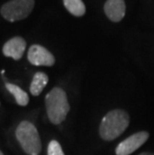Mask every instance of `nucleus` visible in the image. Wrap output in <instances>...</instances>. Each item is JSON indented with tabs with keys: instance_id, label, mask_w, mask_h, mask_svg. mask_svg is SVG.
Instances as JSON below:
<instances>
[{
	"instance_id": "obj_12",
	"label": "nucleus",
	"mask_w": 154,
	"mask_h": 155,
	"mask_svg": "<svg viewBox=\"0 0 154 155\" xmlns=\"http://www.w3.org/2000/svg\"><path fill=\"white\" fill-rule=\"evenodd\" d=\"M47 154L48 155H64V152H63V150H62L59 142L56 140H52L50 141V143L48 145Z\"/></svg>"
},
{
	"instance_id": "obj_3",
	"label": "nucleus",
	"mask_w": 154,
	"mask_h": 155,
	"mask_svg": "<svg viewBox=\"0 0 154 155\" xmlns=\"http://www.w3.org/2000/svg\"><path fill=\"white\" fill-rule=\"evenodd\" d=\"M16 138L28 155H38L41 151V141L38 131L31 122L22 121L16 128Z\"/></svg>"
},
{
	"instance_id": "obj_2",
	"label": "nucleus",
	"mask_w": 154,
	"mask_h": 155,
	"mask_svg": "<svg viewBox=\"0 0 154 155\" xmlns=\"http://www.w3.org/2000/svg\"><path fill=\"white\" fill-rule=\"evenodd\" d=\"M45 105L48 118L53 124H60L64 121L70 109L67 95L60 87H55L47 93Z\"/></svg>"
},
{
	"instance_id": "obj_13",
	"label": "nucleus",
	"mask_w": 154,
	"mask_h": 155,
	"mask_svg": "<svg viewBox=\"0 0 154 155\" xmlns=\"http://www.w3.org/2000/svg\"><path fill=\"white\" fill-rule=\"evenodd\" d=\"M139 155H154V153H150V152H144V153H141Z\"/></svg>"
},
{
	"instance_id": "obj_9",
	"label": "nucleus",
	"mask_w": 154,
	"mask_h": 155,
	"mask_svg": "<svg viewBox=\"0 0 154 155\" xmlns=\"http://www.w3.org/2000/svg\"><path fill=\"white\" fill-rule=\"evenodd\" d=\"M48 76L44 72H36L30 84V92L34 96H38L48 83Z\"/></svg>"
},
{
	"instance_id": "obj_7",
	"label": "nucleus",
	"mask_w": 154,
	"mask_h": 155,
	"mask_svg": "<svg viewBox=\"0 0 154 155\" xmlns=\"http://www.w3.org/2000/svg\"><path fill=\"white\" fill-rule=\"evenodd\" d=\"M26 49V41L20 36H15L9 39L3 45L2 52L6 57H11L14 60H20Z\"/></svg>"
},
{
	"instance_id": "obj_8",
	"label": "nucleus",
	"mask_w": 154,
	"mask_h": 155,
	"mask_svg": "<svg viewBox=\"0 0 154 155\" xmlns=\"http://www.w3.org/2000/svg\"><path fill=\"white\" fill-rule=\"evenodd\" d=\"M125 2L124 0H107L104 4V12L113 22H119L125 16Z\"/></svg>"
},
{
	"instance_id": "obj_6",
	"label": "nucleus",
	"mask_w": 154,
	"mask_h": 155,
	"mask_svg": "<svg viewBox=\"0 0 154 155\" xmlns=\"http://www.w3.org/2000/svg\"><path fill=\"white\" fill-rule=\"evenodd\" d=\"M148 137L149 134L146 131H141V132L131 135L130 137L126 138L125 140L118 144L115 150L116 155H130L139 147H141L147 141Z\"/></svg>"
},
{
	"instance_id": "obj_5",
	"label": "nucleus",
	"mask_w": 154,
	"mask_h": 155,
	"mask_svg": "<svg viewBox=\"0 0 154 155\" xmlns=\"http://www.w3.org/2000/svg\"><path fill=\"white\" fill-rule=\"evenodd\" d=\"M28 61L35 66H52L55 63V57L50 51L41 45L34 44L28 50Z\"/></svg>"
},
{
	"instance_id": "obj_14",
	"label": "nucleus",
	"mask_w": 154,
	"mask_h": 155,
	"mask_svg": "<svg viewBox=\"0 0 154 155\" xmlns=\"http://www.w3.org/2000/svg\"><path fill=\"white\" fill-rule=\"evenodd\" d=\"M0 155H3V153L1 152V151H0Z\"/></svg>"
},
{
	"instance_id": "obj_1",
	"label": "nucleus",
	"mask_w": 154,
	"mask_h": 155,
	"mask_svg": "<svg viewBox=\"0 0 154 155\" xmlns=\"http://www.w3.org/2000/svg\"><path fill=\"white\" fill-rule=\"evenodd\" d=\"M129 125V115L121 109L109 111L103 117L99 127V134L102 139L111 141L116 139L124 132Z\"/></svg>"
},
{
	"instance_id": "obj_10",
	"label": "nucleus",
	"mask_w": 154,
	"mask_h": 155,
	"mask_svg": "<svg viewBox=\"0 0 154 155\" xmlns=\"http://www.w3.org/2000/svg\"><path fill=\"white\" fill-rule=\"evenodd\" d=\"M5 87L13 95V96H14L15 101L17 102L18 105H20V106H26V105L28 104L29 96L23 89H21L20 87L17 86V85H15V84L8 83V82L7 83H5Z\"/></svg>"
},
{
	"instance_id": "obj_11",
	"label": "nucleus",
	"mask_w": 154,
	"mask_h": 155,
	"mask_svg": "<svg viewBox=\"0 0 154 155\" xmlns=\"http://www.w3.org/2000/svg\"><path fill=\"white\" fill-rule=\"evenodd\" d=\"M63 4L68 12L76 17H81L86 12V7L82 0H63Z\"/></svg>"
},
{
	"instance_id": "obj_4",
	"label": "nucleus",
	"mask_w": 154,
	"mask_h": 155,
	"mask_svg": "<svg viewBox=\"0 0 154 155\" xmlns=\"http://www.w3.org/2000/svg\"><path fill=\"white\" fill-rule=\"evenodd\" d=\"M35 5V0H9L1 6L0 13L7 21L15 22L27 18Z\"/></svg>"
}]
</instances>
